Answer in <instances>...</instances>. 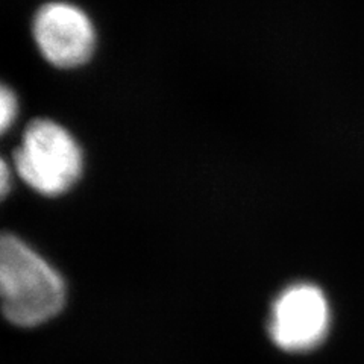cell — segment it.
<instances>
[{"mask_svg":"<svg viewBox=\"0 0 364 364\" xmlns=\"http://www.w3.org/2000/svg\"><path fill=\"white\" fill-rule=\"evenodd\" d=\"M0 293L5 317L18 326L49 321L64 305V282L46 261L14 235L0 242Z\"/></svg>","mask_w":364,"mask_h":364,"instance_id":"obj_1","label":"cell"},{"mask_svg":"<svg viewBox=\"0 0 364 364\" xmlns=\"http://www.w3.org/2000/svg\"><path fill=\"white\" fill-rule=\"evenodd\" d=\"M18 176L44 196L70 190L84 170V155L75 136L50 119L32 120L14 154Z\"/></svg>","mask_w":364,"mask_h":364,"instance_id":"obj_2","label":"cell"},{"mask_svg":"<svg viewBox=\"0 0 364 364\" xmlns=\"http://www.w3.org/2000/svg\"><path fill=\"white\" fill-rule=\"evenodd\" d=\"M32 36L43 58L56 68L87 64L96 49V29L85 11L67 2L43 5L32 21Z\"/></svg>","mask_w":364,"mask_h":364,"instance_id":"obj_3","label":"cell"},{"mask_svg":"<svg viewBox=\"0 0 364 364\" xmlns=\"http://www.w3.org/2000/svg\"><path fill=\"white\" fill-rule=\"evenodd\" d=\"M328 329L329 305L313 284H294L273 302L269 334L284 350H311L325 340Z\"/></svg>","mask_w":364,"mask_h":364,"instance_id":"obj_4","label":"cell"},{"mask_svg":"<svg viewBox=\"0 0 364 364\" xmlns=\"http://www.w3.org/2000/svg\"><path fill=\"white\" fill-rule=\"evenodd\" d=\"M18 102L14 90L4 85L2 93H0V127H2V132H6L11 128V124L16 122Z\"/></svg>","mask_w":364,"mask_h":364,"instance_id":"obj_5","label":"cell"},{"mask_svg":"<svg viewBox=\"0 0 364 364\" xmlns=\"http://www.w3.org/2000/svg\"><path fill=\"white\" fill-rule=\"evenodd\" d=\"M9 190V168L6 163L2 164V195L6 196V193Z\"/></svg>","mask_w":364,"mask_h":364,"instance_id":"obj_6","label":"cell"}]
</instances>
